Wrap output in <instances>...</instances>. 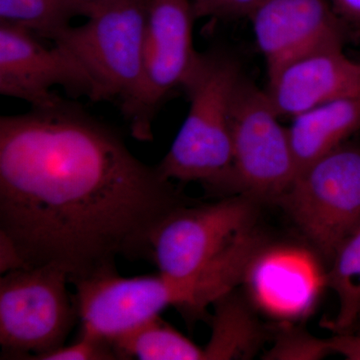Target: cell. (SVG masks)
Here are the masks:
<instances>
[{"mask_svg":"<svg viewBox=\"0 0 360 360\" xmlns=\"http://www.w3.org/2000/svg\"><path fill=\"white\" fill-rule=\"evenodd\" d=\"M186 205L172 181L135 158L78 104L0 117V232L27 267L70 283L142 258L153 227Z\"/></svg>","mask_w":360,"mask_h":360,"instance_id":"cell-1","label":"cell"},{"mask_svg":"<svg viewBox=\"0 0 360 360\" xmlns=\"http://www.w3.org/2000/svg\"><path fill=\"white\" fill-rule=\"evenodd\" d=\"M245 75L224 51L201 53L184 89L189 110L172 148L156 167L163 179L231 189L232 112Z\"/></svg>","mask_w":360,"mask_h":360,"instance_id":"cell-2","label":"cell"},{"mask_svg":"<svg viewBox=\"0 0 360 360\" xmlns=\"http://www.w3.org/2000/svg\"><path fill=\"white\" fill-rule=\"evenodd\" d=\"M257 202L238 193L210 205H180L153 227L142 258L165 276L194 278L264 248L255 226Z\"/></svg>","mask_w":360,"mask_h":360,"instance_id":"cell-3","label":"cell"},{"mask_svg":"<svg viewBox=\"0 0 360 360\" xmlns=\"http://www.w3.org/2000/svg\"><path fill=\"white\" fill-rule=\"evenodd\" d=\"M150 0H112L63 30L53 44L84 68L94 103L115 101L122 112L134 103L142 78L144 33Z\"/></svg>","mask_w":360,"mask_h":360,"instance_id":"cell-4","label":"cell"},{"mask_svg":"<svg viewBox=\"0 0 360 360\" xmlns=\"http://www.w3.org/2000/svg\"><path fill=\"white\" fill-rule=\"evenodd\" d=\"M75 286L80 335L110 343L160 312L175 307L191 317L203 316L205 296L194 278L158 274L123 277L116 269L71 283Z\"/></svg>","mask_w":360,"mask_h":360,"instance_id":"cell-5","label":"cell"},{"mask_svg":"<svg viewBox=\"0 0 360 360\" xmlns=\"http://www.w3.org/2000/svg\"><path fill=\"white\" fill-rule=\"evenodd\" d=\"M70 277L56 266L26 267L0 278L1 359H32L63 347L78 319Z\"/></svg>","mask_w":360,"mask_h":360,"instance_id":"cell-6","label":"cell"},{"mask_svg":"<svg viewBox=\"0 0 360 360\" xmlns=\"http://www.w3.org/2000/svg\"><path fill=\"white\" fill-rule=\"evenodd\" d=\"M278 202L312 245L333 259L360 229V148L345 143L310 163Z\"/></svg>","mask_w":360,"mask_h":360,"instance_id":"cell-7","label":"cell"},{"mask_svg":"<svg viewBox=\"0 0 360 360\" xmlns=\"http://www.w3.org/2000/svg\"><path fill=\"white\" fill-rule=\"evenodd\" d=\"M265 89L245 77L232 112L231 189L258 201H278L297 174L288 127L279 122Z\"/></svg>","mask_w":360,"mask_h":360,"instance_id":"cell-8","label":"cell"},{"mask_svg":"<svg viewBox=\"0 0 360 360\" xmlns=\"http://www.w3.org/2000/svg\"><path fill=\"white\" fill-rule=\"evenodd\" d=\"M196 20L191 0H150L141 84L134 103L122 112L137 141H153V123L160 106L174 89H184L200 63L201 53L193 44Z\"/></svg>","mask_w":360,"mask_h":360,"instance_id":"cell-9","label":"cell"},{"mask_svg":"<svg viewBox=\"0 0 360 360\" xmlns=\"http://www.w3.org/2000/svg\"><path fill=\"white\" fill-rule=\"evenodd\" d=\"M39 39L25 28L0 23V94L32 108L60 103L63 98L52 91L56 86L94 101V84L84 68L58 45L47 46Z\"/></svg>","mask_w":360,"mask_h":360,"instance_id":"cell-10","label":"cell"},{"mask_svg":"<svg viewBox=\"0 0 360 360\" xmlns=\"http://www.w3.org/2000/svg\"><path fill=\"white\" fill-rule=\"evenodd\" d=\"M248 18L267 77L307 54L343 47L348 26L330 0H264Z\"/></svg>","mask_w":360,"mask_h":360,"instance_id":"cell-11","label":"cell"},{"mask_svg":"<svg viewBox=\"0 0 360 360\" xmlns=\"http://www.w3.org/2000/svg\"><path fill=\"white\" fill-rule=\"evenodd\" d=\"M279 117H295L322 103L360 94V61L343 47L307 54L269 77L265 89Z\"/></svg>","mask_w":360,"mask_h":360,"instance_id":"cell-12","label":"cell"},{"mask_svg":"<svg viewBox=\"0 0 360 360\" xmlns=\"http://www.w3.org/2000/svg\"><path fill=\"white\" fill-rule=\"evenodd\" d=\"M360 129V94L333 99L291 118L288 127L297 172Z\"/></svg>","mask_w":360,"mask_h":360,"instance_id":"cell-13","label":"cell"},{"mask_svg":"<svg viewBox=\"0 0 360 360\" xmlns=\"http://www.w3.org/2000/svg\"><path fill=\"white\" fill-rule=\"evenodd\" d=\"M212 335L203 347V360L251 359L269 335L252 310L236 290L212 304Z\"/></svg>","mask_w":360,"mask_h":360,"instance_id":"cell-14","label":"cell"},{"mask_svg":"<svg viewBox=\"0 0 360 360\" xmlns=\"http://www.w3.org/2000/svg\"><path fill=\"white\" fill-rule=\"evenodd\" d=\"M118 359L203 360L194 345L158 315L111 342Z\"/></svg>","mask_w":360,"mask_h":360,"instance_id":"cell-15","label":"cell"},{"mask_svg":"<svg viewBox=\"0 0 360 360\" xmlns=\"http://www.w3.org/2000/svg\"><path fill=\"white\" fill-rule=\"evenodd\" d=\"M78 15L84 16V11L73 0H0V23L25 28L51 41Z\"/></svg>","mask_w":360,"mask_h":360,"instance_id":"cell-16","label":"cell"},{"mask_svg":"<svg viewBox=\"0 0 360 360\" xmlns=\"http://www.w3.org/2000/svg\"><path fill=\"white\" fill-rule=\"evenodd\" d=\"M328 284L338 300L335 333H345L360 316V229L341 245L333 257Z\"/></svg>","mask_w":360,"mask_h":360,"instance_id":"cell-17","label":"cell"},{"mask_svg":"<svg viewBox=\"0 0 360 360\" xmlns=\"http://www.w3.org/2000/svg\"><path fill=\"white\" fill-rule=\"evenodd\" d=\"M333 354L328 338H319L304 329L281 326L271 347L262 354L265 360H321Z\"/></svg>","mask_w":360,"mask_h":360,"instance_id":"cell-18","label":"cell"},{"mask_svg":"<svg viewBox=\"0 0 360 360\" xmlns=\"http://www.w3.org/2000/svg\"><path fill=\"white\" fill-rule=\"evenodd\" d=\"M37 360H112L118 359L110 343L80 335L79 340L68 347L56 348L46 354L37 355Z\"/></svg>","mask_w":360,"mask_h":360,"instance_id":"cell-19","label":"cell"},{"mask_svg":"<svg viewBox=\"0 0 360 360\" xmlns=\"http://www.w3.org/2000/svg\"><path fill=\"white\" fill-rule=\"evenodd\" d=\"M196 18H250L264 0H191Z\"/></svg>","mask_w":360,"mask_h":360,"instance_id":"cell-20","label":"cell"},{"mask_svg":"<svg viewBox=\"0 0 360 360\" xmlns=\"http://www.w3.org/2000/svg\"><path fill=\"white\" fill-rule=\"evenodd\" d=\"M25 260L20 251L14 245L11 238L0 232V272L6 274L14 270L26 269Z\"/></svg>","mask_w":360,"mask_h":360,"instance_id":"cell-21","label":"cell"},{"mask_svg":"<svg viewBox=\"0 0 360 360\" xmlns=\"http://www.w3.org/2000/svg\"><path fill=\"white\" fill-rule=\"evenodd\" d=\"M333 354H340L347 360H360V335L338 333L328 338Z\"/></svg>","mask_w":360,"mask_h":360,"instance_id":"cell-22","label":"cell"},{"mask_svg":"<svg viewBox=\"0 0 360 360\" xmlns=\"http://www.w3.org/2000/svg\"><path fill=\"white\" fill-rule=\"evenodd\" d=\"M336 13L348 26L360 27V0H330Z\"/></svg>","mask_w":360,"mask_h":360,"instance_id":"cell-23","label":"cell"},{"mask_svg":"<svg viewBox=\"0 0 360 360\" xmlns=\"http://www.w3.org/2000/svg\"><path fill=\"white\" fill-rule=\"evenodd\" d=\"M73 1L77 2L78 6L82 7L84 16L87 18L92 11L104 6V4H108V2L112 1V0H73Z\"/></svg>","mask_w":360,"mask_h":360,"instance_id":"cell-24","label":"cell"}]
</instances>
